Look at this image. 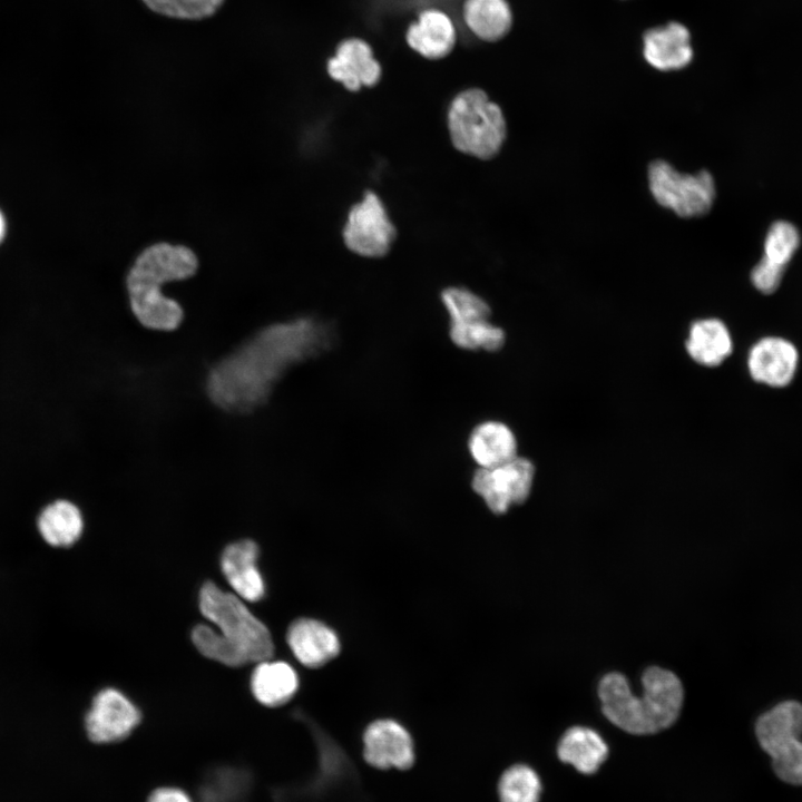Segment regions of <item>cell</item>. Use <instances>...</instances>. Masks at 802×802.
<instances>
[{
  "instance_id": "cell-17",
  "label": "cell",
  "mask_w": 802,
  "mask_h": 802,
  "mask_svg": "<svg viewBox=\"0 0 802 802\" xmlns=\"http://www.w3.org/2000/svg\"><path fill=\"white\" fill-rule=\"evenodd\" d=\"M755 735L770 757L802 740V703L788 700L764 712L755 723Z\"/></svg>"
},
{
  "instance_id": "cell-31",
  "label": "cell",
  "mask_w": 802,
  "mask_h": 802,
  "mask_svg": "<svg viewBox=\"0 0 802 802\" xmlns=\"http://www.w3.org/2000/svg\"><path fill=\"white\" fill-rule=\"evenodd\" d=\"M148 802H192V800L179 789L159 788L150 794Z\"/></svg>"
},
{
  "instance_id": "cell-10",
  "label": "cell",
  "mask_w": 802,
  "mask_h": 802,
  "mask_svg": "<svg viewBox=\"0 0 802 802\" xmlns=\"http://www.w3.org/2000/svg\"><path fill=\"white\" fill-rule=\"evenodd\" d=\"M140 722V712L123 693L105 688L94 698L86 716V731L95 743L125 740Z\"/></svg>"
},
{
  "instance_id": "cell-24",
  "label": "cell",
  "mask_w": 802,
  "mask_h": 802,
  "mask_svg": "<svg viewBox=\"0 0 802 802\" xmlns=\"http://www.w3.org/2000/svg\"><path fill=\"white\" fill-rule=\"evenodd\" d=\"M449 335L457 346L470 351H498L506 340L503 330L493 325L489 319L450 323Z\"/></svg>"
},
{
  "instance_id": "cell-5",
  "label": "cell",
  "mask_w": 802,
  "mask_h": 802,
  "mask_svg": "<svg viewBox=\"0 0 802 802\" xmlns=\"http://www.w3.org/2000/svg\"><path fill=\"white\" fill-rule=\"evenodd\" d=\"M448 129L459 151L480 159L496 156L507 135L501 108L480 88L464 89L452 98Z\"/></svg>"
},
{
  "instance_id": "cell-7",
  "label": "cell",
  "mask_w": 802,
  "mask_h": 802,
  "mask_svg": "<svg viewBox=\"0 0 802 802\" xmlns=\"http://www.w3.org/2000/svg\"><path fill=\"white\" fill-rule=\"evenodd\" d=\"M535 467L522 457H515L493 468H478L472 476L473 491L496 515L508 511L528 498L534 482Z\"/></svg>"
},
{
  "instance_id": "cell-32",
  "label": "cell",
  "mask_w": 802,
  "mask_h": 802,
  "mask_svg": "<svg viewBox=\"0 0 802 802\" xmlns=\"http://www.w3.org/2000/svg\"><path fill=\"white\" fill-rule=\"evenodd\" d=\"M4 234V219L2 214L0 213V241L2 239Z\"/></svg>"
},
{
  "instance_id": "cell-15",
  "label": "cell",
  "mask_w": 802,
  "mask_h": 802,
  "mask_svg": "<svg viewBox=\"0 0 802 802\" xmlns=\"http://www.w3.org/2000/svg\"><path fill=\"white\" fill-rule=\"evenodd\" d=\"M643 55L655 69L678 70L693 58L687 28L678 22L648 29L643 36Z\"/></svg>"
},
{
  "instance_id": "cell-26",
  "label": "cell",
  "mask_w": 802,
  "mask_h": 802,
  "mask_svg": "<svg viewBox=\"0 0 802 802\" xmlns=\"http://www.w3.org/2000/svg\"><path fill=\"white\" fill-rule=\"evenodd\" d=\"M441 300L449 314L450 323L486 320L490 316V307L487 302L464 287H447L441 293Z\"/></svg>"
},
{
  "instance_id": "cell-20",
  "label": "cell",
  "mask_w": 802,
  "mask_h": 802,
  "mask_svg": "<svg viewBox=\"0 0 802 802\" xmlns=\"http://www.w3.org/2000/svg\"><path fill=\"white\" fill-rule=\"evenodd\" d=\"M733 341L730 330L718 319L695 321L688 331L686 351L698 364L717 366L730 356Z\"/></svg>"
},
{
  "instance_id": "cell-23",
  "label": "cell",
  "mask_w": 802,
  "mask_h": 802,
  "mask_svg": "<svg viewBox=\"0 0 802 802\" xmlns=\"http://www.w3.org/2000/svg\"><path fill=\"white\" fill-rule=\"evenodd\" d=\"M38 530L43 540L53 547H70L81 536L84 519L80 509L71 501L58 499L40 511Z\"/></svg>"
},
{
  "instance_id": "cell-18",
  "label": "cell",
  "mask_w": 802,
  "mask_h": 802,
  "mask_svg": "<svg viewBox=\"0 0 802 802\" xmlns=\"http://www.w3.org/2000/svg\"><path fill=\"white\" fill-rule=\"evenodd\" d=\"M468 450L479 468H493L517 457L516 436L500 421H483L472 429Z\"/></svg>"
},
{
  "instance_id": "cell-16",
  "label": "cell",
  "mask_w": 802,
  "mask_h": 802,
  "mask_svg": "<svg viewBox=\"0 0 802 802\" xmlns=\"http://www.w3.org/2000/svg\"><path fill=\"white\" fill-rule=\"evenodd\" d=\"M257 545L243 539L228 545L222 555V571L235 594L247 602L264 597L265 585L256 566Z\"/></svg>"
},
{
  "instance_id": "cell-30",
  "label": "cell",
  "mask_w": 802,
  "mask_h": 802,
  "mask_svg": "<svg viewBox=\"0 0 802 802\" xmlns=\"http://www.w3.org/2000/svg\"><path fill=\"white\" fill-rule=\"evenodd\" d=\"M784 271V266L762 257L752 270L751 281L756 290L763 294H771L781 284Z\"/></svg>"
},
{
  "instance_id": "cell-13",
  "label": "cell",
  "mask_w": 802,
  "mask_h": 802,
  "mask_svg": "<svg viewBox=\"0 0 802 802\" xmlns=\"http://www.w3.org/2000/svg\"><path fill=\"white\" fill-rule=\"evenodd\" d=\"M457 39L454 21L439 8L421 10L404 33L407 46L428 60L448 57L454 50Z\"/></svg>"
},
{
  "instance_id": "cell-4",
  "label": "cell",
  "mask_w": 802,
  "mask_h": 802,
  "mask_svg": "<svg viewBox=\"0 0 802 802\" xmlns=\"http://www.w3.org/2000/svg\"><path fill=\"white\" fill-rule=\"evenodd\" d=\"M642 683L643 693L637 695L623 674L613 672L600 679L598 696L603 714L618 728L633 735H652L676 722L684 689L677 675L657 666L644 672Z\"/></svg>"
},
{
  "instance_id": "cell-9",
  "label": "cell",
  "mask_w": 802,
  "mask_h": 802,
  "mask_svg": "<svg viewBox=\"0 0 802 802\" xmlns=\"http://www.w3.org/2000/svg\"><path fill=\"white\" fill-rule=\"evenodd\" d=\"M326 71L332 80L350 91L373 87L382 77V66L371 43L356 36L338 42L326 61Z\"/></svg>"
},
{
  "instance_id": "cell-25",
  "label": "cell",
  "mask_w": 802,
  "mask_h": 802,
  "mask_svg": "<svg viewBox=\"0 0 802 802\" xmlns=\"http://www.w3.org/2000/svg\"><path fill=\"white\" fill-rule=\"evenodd\" d=\"M542 792L537 772L526 764H515L500 776L498 794L500 802H539Z\"/></svg>"
},
{
  "instance_id": "cell-1",
  "label": "cell",
  "mask_w": 802,
  "mask_h": 802,
  "mask_svg": "<svg viewBox=\"0 0 802 802\" xmlns=\"http://www.w3.org/2000/svg\"><path fill=\"white\" fill-rule=\"evenodd\" d=\"M323 341V329L310 319L265 327L212 369L207 394L223 410H254L284 372L311 356Z\"/></svg>"
},
{
  "instance_id": "cell-6",
  "label": "cell",
  "mask_w": 802,
  "mask_h": 802,
  "mask_svg": "<svg viewBox=\"0 0 802 802\" xmlns=\"http://www.w3.org/2000/svg\"><path fill=\"white\" fill-rule=\"evenodd\" d=\"M649 190L655 200L681 217L705 215L715 198V184L707 170L682 174L663 159L648 167Z\"/></svg>"
},
{
  "instance_id": "cell-3",
  "label": "cell",
  "mask_w": 802,
  "mask_h": 802,
  "mask_svg": "<svg viewBox=\"0 0 802 802\" xmlns=\"http://www.w3.org/2000/svg\"><path fill=\"white\" fill-rule=\"evenodd\" d=\"M198 268L193 250L182 244L155 243L135 258L126 275L130 310L146 329L176 330L183 322L180 304L163 292L166 283L187 280Z\"/></svg>"
},
{
  "instance_id": "cell-8",
  "label": "cell",
  "mask_w": 802,
  "mask_h": 802,
  "mask_svg": "<svg viewBox=\"0 0 802 802\" xmlns=\"http://www.w3.org/2000/svg\"><path fill=\"white\" fill-rule=\"evenodd\" d=\"M395 234V227L379 196L366 192L348 214L343 241L350 251L360 256L381 257L390 251Z\"/></svg>"
},
{
  "instance_id": "cell-12",
  "label": "cell",
  "mask_w": 802,
  "mask_h": 802,
  "mask_svg": "<svg viewBox=\"0 0 802 802\" xmlns=\"http://www.w3.org/2000/svg\"><path fill=\"white\" fill-rule=\"evenodd\" d=\"M799 352L795 345L780 336H765L752 345L747 355L751 378L772 388L789 385L796 372Z\"/></svg>"
},
{
  "instance_id": "cell-22",
  "label": "cell",
  "mask_w": 802,
  "mask_h": 802,
  "mask_svg": "<svg viewBox=\"0 0 802 802\" xmlns=\"http://www.w3.org/2000/svg\"><path fill=\"white\" fill-rule=\"evenodd\" d=\"M251 688L261 704L276 707L294 696L299 688V677L294 668L285 662L263 661L252 674Z\"/></svg>"
},
{
  "instance_id": "cell-19",
  "label": "cell",
  "mask_w": 802,
  "mask_h": 802,
  "mask_svg": "<svg viewBox=\"0 0 802 802\" xmlns=\"http://www.w3.org/2000/svg\"><path fill=\"white\" fill-rule=\"evenodd\" d=\"M557 756L577 772L596 773L608 756V746L598 732L587 726H571L557 744Z\"/></svg>"
},
{
  "instance_id": "cell-2",
  "label": "cell",
  "mask_w": 802,
  "mask_h": 802,
  "mask_svg": "<svg viewBox=\"0 0 802 802\" xmlns=\"http://www.w3.org/2000/svg\"><path fill=\"white\" fill-rule=\"evenodd\" d=\"M202 615L218 632L197 625L192 640L204 656L232 667L267 661L274 644L268 628L256 618L236 594L222 590L207 581L199 591Z\"/></svg>"
},
{
  "instance_id": "cell-28",
  "label": "cell",
  "mask_w": 802,
  "mask_h": 802,
  "mask_svg": "<svg viewBox=\"0 0 802 802\" xmlns=\"http://www.w3.org/2000/svg\"><path fill=\"white\" fill-rule=\"evenodd\" d=\"M153 11L178 19H203L214 14L224 0H143Z\"/></svg>"
},
{
  "instance_id": "cell-14",
  "label": "cell",
  "mask_w": 802,
  "mask_h": 802,
  "mask_svg": "<svg viewBox=\"0 0 802 802\" xmlns=\"http://www.w3.org/2000/svg\"><path fill=\"white\" fill-rule=\"evenodd\" d=\"M286 640L296 659L310 668L325 665L340 653L336 633L312 618L293 622L287 629Z\"/></svg>"
},
{
  "instance_id": "cell-27",
  "label": "cell",
  "mask_w": 802,
  "mask_h": 802,
  "mask_svg": "<svg viewBox=\"0 0 802 802\" xmlns=\"http://www.w3.org/2000/svg\"><path fill=\"white\" fill-rule=\"evenodd\" d=\"M799 245L800 233L798 228L785 221L775 222L765 236L763 257L785 267Z\"/></svg>"
},
{
  "instance_id": "cell-11",
  "label": "cell",
  "mask_w": 802,
  "mask_h": 802,
  "mask_svg": "<svg viewBox=\"0 0 802 802\" xmlns=\"http://www.w3.org/2000/svg\"><path fill=\"white\" fill-rule=\"evenodd\" d=\"M363 756L370 765L381 770H407L414 762L412 737L397 721H374L363 734Z\"/></svg>"
},
{
  "instance_id": "cell-21",
  "label": "cell",
  "mask_w": 802,
  "mask_h": 802,
  "mask_svg": "<svg viewBox=\"0 0 802 802\" xmlns=\"http://www.w3.org/2000/svg\"><path fill=\"white\" fill-rule=\"evenodd\" d=\"M462 19L476 38L496 42L508 35L512 11L507 0H464Z\"/></svg>"
},
{
  "instance_id": "cell-29",
  "label": "cell",
  "mask_w": 802,
  "mask_h": 802,
  "mask_svg": "<svg viewBox=\"0 0 802 802\" xmlns=\"http://www.w3.org/2000/svg\"><path fill=\"white\" fill-rule=\"evenodd\" d=\"M775 775L792 785H802V740L771 757Z\"/></svg>"
}]
</instances>
